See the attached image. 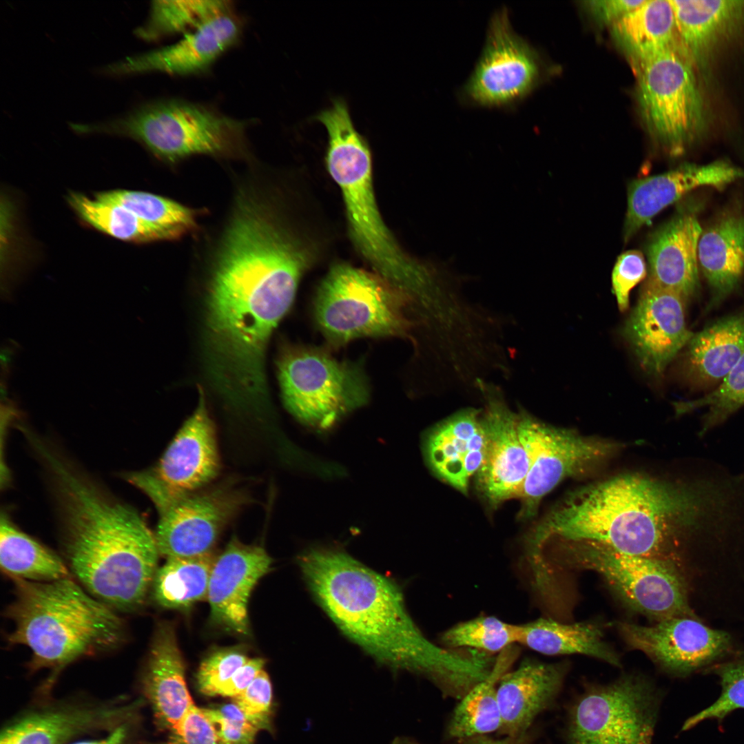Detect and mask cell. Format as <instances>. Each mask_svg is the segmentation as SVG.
Returning a JSON list of instances; mask_svg holds the SVG:
<instances>
[{
    "instance_id": "obj_1",
    "label": "cell",
    "mask_w": 744,
    "mask_h": 744,
    "mask_svg": "<svg viewBox=\"0 0 744 744\" xmlns=\"http://www.w3.org/2000/svg\"><path fill=\"white\" fill-rule=\"evenodd\" d=\"M316 600L336 626L377 661L420 675L461 699L484 678L476 650L437 645L406 610L401 589L335 545H313L298 557Z\"/></svg>"
},
{
    "instance_id": "obj_2",
    "label": "cell",
    "mask_w": 744,
    "mask_h": 744,
    "mask_svg": "<svg viewBox=\"0 0 744 744\" xmlns=\"http://www.w3.org/2000/svg\"><path fill=\"white\" fill-rule=\"evenodd\" d=\"M717 490L626 475L570 496L532 530L527 549L555 541H592L615 550L672 561L675 538L716 513Z\"/></svg>"
},
{
    "instance_id": "obj_3",
    "label": "cell",
    "mask_w": 744,
    "mask_h": 744,
    "mask_svg": "<svg viewBox=\"0 0 744 744\" xmlns=\"http://www.w3.org/2000/svg\"><path fill=\"white\" fill-rule=\"evenodd\" d=\"M46 462L60 509L63 560L71 576L116 612L136 611L157 570L154 533L135 509L106 495L54 455Z\"/></svg>"
},
{
    "instance_id": "obj_4",
    "label": "cell",
    "mask_w": 744,
    "mask_h": 744,
    "mask_svg": "<svg viewBox=\"0 0 744 744\" xmlns=\"http://www.w3.org/2000/svg\"><path fill=\"white\" fill-rule=\"evenodd\" d=\"M12 580L14 598L6 617L13 629L7 641L30 650L32 671L50 670L45 689L68 665L116 650L126 642V626L118 612L72 577L49 582Z\"/></svg>"
},
{
    "instance_id": "obj_5",
    "label": "cell",
    "mask_w": 744,
    "mask_h": 744,
    "mask_svg": "<svg viewBox=\"0 0 744 744\" xmlns=\"http://www.w3.org/2000/svg\"><path fill=\"white\" fill-rule=\"evenodd\" d=\"M314 119L327 133V169L340 187L353 240L375 273L406 293L420 285L424 269L397 246L384 225L375 202L369 144L356 129L342 97L320 111Z\"/></svg>"
},
{
    "instance_id": "obj_6",
    "label": "cell",
    "mask_w": 744,
    "mask_h": 744,
    "mask_svg": "<svg viewBox=\"0 0 744 744\" xmlns=\"http://www.w3.org/2000/svg\"><path fill=\"white\" fill-rule=\"evenodd\" d=\"M70 127L78 134L131 138L169 163L197 155L238 157L247 151L245 122L179 100L149 103L114 119Z\"/></svg>"
},
{
    "instance_id": "obj_7",
    "label": "cell",
    "mask_w": 744,
    "mask_h": 744,
    "mask_svg": "<svg viewBox=\"0 0 744 744\" xmlns=\"http://www.w3.org/2000/svg\"><path fill=\"white\" fill-rule=\"evenodd\" d=\"M414 304L378 274L349 265L331 268L314 302L317 324L334 345L360 338L406 337L414 325Z\"/></svg>"
},
{
    "instance_id": "obj_8",
    "label": "cell",
    "mask_w": 744,
    "mask_h": 744,
    "mask_svg": "<svg viewBox=\"0 0 744 744\" xmlns=\"http://www.w3.org/2000/svg\"><path fill=\"white\" fill-rule=\"evenodd\" d=\"M278 378L285 409L322 438L369 400L361 366L340 361L318 348H287L278 362Z\"/></svg>"
},
{
    "instance_id": "obj_9",
    "label": "cell",
    "mask_w": 744,
    "mask_h": 744,
    "mask_svg": "<svg viewBox=\"0 0 744 744\" xmlns=\"http://www.w3.org/2000/svg\"><path fill=\"white\" fill-rule=\"evenodd\" d=\"M553 542L558 550L554 564L595 572L629 609L656 622L693 617L674 562L626 554L592 541Z\"/></svg>"
},
{
    "instance_id": "obj_10",
    "label": "cell",
    "mask_w": 744,
    "mask_h": 744,
    "mask_svg": "<svg viewBox=\"0 0 744 744\" xmlns=\"http://www.w3.org/2000/svg\"><path fill=\"white\" fill-rule=\"evenodd\" d=\"M643 121L670 154L683 152L699 133L703 108L690 56L683 50L655 55L634 67Z\"/></svg>"
},
{
    "instance_id": "obj_11",
    "label": "cell",
    "mask_w": 744,
    "mask_h": 744,
    "mask_svg": "<svg viewBox=\"0 0 744 744\" xmlns=\"http://www.w3.org/2000/svg\"><path fill=\"white\" fill-rule=\"evenodd\" d=\"M659 696L650 681L624 675L589 688L569 711L570 744H651Z\"/></svg>"
},
{
    "instance_id": "obj_12",
    "label": "cell",
    "mask_w": 744,
    "mask_h": 744,
    "mask_svg": "<svg viewBox=\"0 0 744 744\" xmlns=\"http://www.w3.org/2000/svg\"><path fill=\"white\" fill-rule=\"evenodd\" d=\"M541 75L538 54L515 31L504 6L490 18L482 50L459 99L468 106L513 110L531 94Z\"/></svg>"
},
{
    "instance_id": "obj_13",
    "label": "cell",
    "mask_w": 744,
    "mask_h": 744,
    "mask_svg": "<svg viewBox=\"0 0 744 744\" xmlns=\"http://www.w3.org/2000/svg\"><path fill=\"white\" fill-rule=\"evenodd\" d=\"M220 460L215 426L200 396L158 462L128 474L129 482L142 490L158 511L172 502L203 489L218 475Z\"/></svg>"
},
{
    "instance_id": "obj_14",
    "label": "cell",
    "mask_w": 744,
    "mask_h": 744,
    "mask_svg": "<svg viewBox=\"0 0 744 744\" xmlns=\"http://www.w3.org/2000/svg\"><path fill=\"white\" fill-rule=\"evenodd\" d=\"M518 431L529 459L519 499V517L533 518L542 498L563 479L581 474L610 456L616 444L558 428L527 413L518 415Z\"/></svg>"
},
{
    "instance_id": "obj_15",
    "label": "cell",
    "mask_w": 744,
    "mask_h": 744,
    "mask_svg": "<svg viewBox=\"0 0 744 744\" xmlns=\"http://www.w3.org/2000/svg\"><path fill=\"white\" fill-rule=\"evenodd\" d=\"M143 700H61L23 712L2 729L0 744H69L76 737L132 723Z\"/></svg>"
},
{
    "instance_id": "obj_16",
    "label": "cell",
    "mask_w": 744,
    "mask_h": 744,
    "mask_svg": "<svg viewBox=\"0 0 744 744\" xmlns=\"http://www.w3.org/2000/svg\"><path fill=\"white\" fill-rule=\"evenodd\" d=\"M245 502L240 491L226 486L202 489L172 502L158 511L154 535L159 554L167 559L210 554Z\"/></svg>"
},
{
    "instance_id": "obj_17",
    "label": "cell",
    "mask_w": 744,
    "mask_h": 744,
    "mask_svg": "<svg viewBox=\"0 0 744 744\" xmlns=\"http://www.w3.org/2000/svg\"><path fill=\"white\" fill-rule=\"evenodd\" d=\"M617 630L632 650H639L668 672L685 675L725 654L730 635L693 617H673L650 626L619 622Z\"/></svg>"
},
{
    "instance_id": "obj_18",
    "label": "cell",
    "mask_w": 744,
    "mask_h": 744,
    "mask_svg": "<svg viewBox=\"0 0 744 744\" xmlns=\"http://www.w3.org/2000/svg\"><path fill=\"white\" fill-rule=\"evenodd\" d=\"M685 302L677 293L648 280L643 285L624 334L649 373H661L692 337L685 324Z\"/></svg>"
},
{
    "instance_id": "obj_19",
    "label": "cell",
    "mask_w": 744,
    "mask_h": 744,
    "mask_svg": "<svg viewBox=\"0 0 744 744\" xmlns=\"http://www.w3.org/2000/svg\"><path fill=\"white\" fill-rule=\"evenodd\" d=\"M482 420L486 436L484 462L477 473V486L491 507L519 498L529 468L527 452L518 431V414L502 397L489 391Z\"/></svg>"
},
{
    "instance_id": "obj_20",
    "label": "cell",
    "mask_w": 744,
    "mask_h": 744,
    "mask_svg": "<svg viewBox=\"0 0 744 744\" xmlns=\"http://www.w3.org/2000/svg\"><path fill=\"white\" fill-rule=\"evenodd\" d=\"M241 24L232 10L210 19L170 45L111 63L102 72L111 76L158 72L188 75L208 68L238 39Z\"/></svg>"
},
{
    "instance_id": "obj_21",
    "label": "cell",
    "mask_w": 744,
    "mask_h": 744,
    "mask_svg": "<svg viewBox=\"0 0 744 744\" xmlns=\"http://www.w3.org/2000/svg\"><path fill=\"white\" fill-rule=\"evenodd\" d=\"M271 564L262 546L245 544L235 537L229 541L216 557L209 579L207 599L214 623L238 634L249 633V598Z\"/></svg>"
},
{
    "instance_id": "obj_22",
    "label": "cell",
    "mask_w": 744,
    "mask_h": 744,
    "mask_svg": "<svg viewBox=\"0 0 744 744\" xmlns=\"http://www.w3.org/2000/svg\"><path fill=\"white\" fill-rule=\"evenodd\" d=\"M744 177L726 161L706 165L683 164L666 172L632 181L628 189L623 237L629 240L664 208L701 187L722 188Z\"/></svg>"
},
{
    "instance_id": "obj_23",
    "label": "cell",
    "mask_w": 744,
    "mask_h": 744,
    "mask_svg": "<svg viewBox=\"0 0 744 744\" xmlns=\"http://www.w3.org/2000/svg\"><path fill=\"white\" fill-rule=\"evenodd\" d=\"M423 451L433 473L466 495L470 479L480 469L486 451L480 411L465 409L434 426L425 435Z\"/></svg>"
},
{
    "instance_id": "obj_24",
    "label": "cell",
    "mask_w": 744,
    "mask_h": 744,
    "mask_svg": "<svg viewBox=\"0 0 744 744\" xmlns=\"http://www.w3.org/2000/svg\"><path fill=\"white\" fill-rule=\"evenodd\" d=\"M698 208L685 207L660 227L647 245L648 280L685 301L699 288L698 242L702 228Z\"/></svg>"
},
{
    "instance_id": "obj_25",
    "label": "cell",
    "mask_w": 744,
    "mask_h": 744,
    "mask_svg": "<svg viewBox=\"0 0 744 744\" xmlns=\"http://www.w3.org/2000/svg\"><path fill=\"white\" fill-rule=\"evenodd\" d=\"M566 672L565 663L527 659L513 671L506 672L497 685L502 721L500 731L510 738L521 737L536 717L551 705Z\"/></svg>"
},
{
    "instance_id": "obj_26",
    "label": "cell",
    "mask_w": 744,
    "mask_h": 744,
    "mask_svg": "<svg viewBox=\"0 0 744 744\" xmlns=\"http://www.w3.org/2000/svg\"><path fill=\"white\" fill-rule=\"evenodd\" d=\"M145 696L158 725L175 729L194 703L187 689L185 664L170 623L157 626L142 677Z\"/></svg>"
},
{
    "instance_id": "obj_27",
    "label": "cell",
    "mask_w": 744,
    "mask_h": 744,
    "mask_svg": "<svg viewBox=\"0 0 744 744\" xmlns=\"http://www.w3.org/2000/svg\"><path fill=\"white\" fill-rule=\"evenodd\" d=\"M699 267L711 291L707 309L719 304L738 287L744 274V209L729 207L702 229Z\"/></svg>"
},
{
    "instance_id": "obj_28",
    "label": "cell",
    "mask_w": 744,
    "mask_h": 744,
    "mask_svg": "<svg viewBox=\"0 0 744 744\" xmlns=\"http://www.w3.org/2000/svg\"><path fill=\"white\" fill-rule=\"evenodd\" d=\"M687 346V373L694 382L723 380L744 354V309L694 333Z\"/></svg>"
},
{
    "instance_id": "obj_29",
    "label": "cell",
    "mask_w": 744,
    "mask_h": 744,
    "mask_svg": "<svg viewBox=\"0 0 744 744\" xmlns=\"http://www.w3.org/2000/svg\"><path fill=\"white\" fill-rule=\"evenodd\" d=\"M612 32L632 66L660 53L685 50L670 1H646L612 25Z\"/></svg>"
},
{
    "instance_id": "obj_30",
    "label": "cell",
    "mask_w": 744,
    "mask_h": 744,
    "mask_svg": "<svg viewBox=\"0 0 744 744\" xmlns=\"http://www.w3.org/2000/svg\"><path fill=\"white\" fill-rule=\"evenodd\" d=\"M519 643L546 655L581 654L619 667L616 651L604 640L601 625L594 622L562 623L551 619L519 625Z\"/></svg>"
},
{
    "instance_id": "obj_31",
    "label": "cell",
    "mask_w": 744,
    "mask_h": 744,
    "mask_svg": "<svg viewBox=\"0 0 744 744\" xmlns=\"http://www.w3.org/2000/svg\"><path fill=\"white\" fill-rule=\"evenodd\" d=\"M0 564L10 579L49 582L72 577L63 559L15 526L0 521Z\"/></svg>"
},
{
    "instance_id": "obj_32",
    "label": "cell",
    "mask_w": 744,
    "mask_h": 744,
    "mask_svg": "<svg viewBox=\"0 0 744 744\" xmlns=\"http://www.w3.org/2000/svg\"><path fill=\"white\" fill-rule=\"evenodd\" d=\"M515 657L513 646L500 652L490 676L460 699L448 725L451 737L468 739L500 730L502 721L496 685Z\"/></svg>"
},
{
    "instance_id": "obj_33",
    "label": "cell",
    "mask_w": 744,
    "mask_h": 744,
    "mask_svg": "<svg viewBox=\"0 0 744 744\" xmlns=\"http://www.w3.org/2000/svg\"><path fill=\"white\" fill-rule=\"evenodd\" d=\"M682 45L699 56L738 18L744 2L670 0Z\"/></svg>"
},
{
    "instance_id": "obj_34",
    "label": "cell",
    "mask_w": 744,
    "mask_h": 744,
    "mask_svg": "<svg viewBox=\"0 0 744 744\" xmlns=\"http://www.w3.org/2000/svg\"><path fill=\"white\" fill-rule=\"evenodd\" d=\"M216 557L211 553L190 558H167L157 568L151 586L154 601L169 609H186L207 599Z\"/></svg>"
},
{
    "instance_id": "obj_35",
    "label": "cell",
    "mask_w": 744,
    "mask_h": 744,
    "mask_svg": "<svg viewBox=\"0 0 744 744\" xmlns=\"http://www.w3.org/2000/svg\"><path fill=\"white\" fill-rule=\"evenodd\" d=\"M68 201L85 223L116 239L136 243L172 240L167 233L117 203L76 192L69 194Z\"/></svg>"
},
{
    "instance_id": "obj_36",
    "label": "cell",
    "mask_w": 744,
    "mask_h": 744,
    "mask_svg": "<svg viewBox=\"0 0 744 744\" xmlns=\"http://www.w3.org/2000/svg\"><path fill=\"white\" fill-rule=\"evenodd\" d=\"M95 196L117 203L145 223L167 233L172 240L181 238L198 229L200 211L150 192L114 189Z\"/></svg>"
},
{
    "instance_id": "obj_37",
    "label": "cell",
    "mask_w": 744,
    "mask_h": 744,
    "mask_svg": "<svg viewBox=\"0 0 744 744\" xmlns=\"http://www.w3.org/2000/svg\"><path fill=\"white\" fill-rule=\"evenodd\" d=\"M231 8L229 1H154L147 21L134 32L148 41L185 35Z\"/></svg>"
},
{
    "instance_id": "obj_38",
    "label": "cell",
    "mask_w": 744,
    "mask_h": 744,
    "mask_svg": "<svg viewBox=\"0 0 744 744\" xmlns=\"http://www.w3.org/2000/svg\"><path fill=\"white\" fill-rule=\"evenodd\" d=\"M519 625L508 623L495 617L483 616L447 629L441 637V643L448 648L493 654L519 643Z\"/></svg>"
},
{
    "instance_id": "obj_39",
    "label": "cell",
    "mask_w": 744,
    "mask_h": 744,
    "mask_svg": "<svg viewBox=\"0 0 744 744\" xmlns=\"http://www.w3.org/2000/svg\"><path fill=\"white\" fill-rule=\"evenodd\" d=\"M744 406V354L722 380L720 385L705 395L675 404L676 413L683 414L705 407L702 433L722 422Z\"/></svg>"
},
{
    "instance_id": "obj_40",
    "label": "cell",
    "mask_w": 744,
    "mask_h": 744,
    "mask_svg": "<svg viewBox=\"0 0 744 744\" xmlns=\"http://www.w3.org/2000/svg\"><path fill=\"white\" fill-rule=\"evenodd\" d=\"M716 673L721 685L719 697L712 705L688 718L682 727L683 731L708 719L720 723L731 712L744 709V661L723 664Z\"/></svg>"
},
{
    "instance_id": "obj_41",
    "label": "cell",
    "mask_w": 744,
    "mask_h": 744,
    "mask_svg": "<svg viewBox=\"0 0 744 744\" xmlns=\"http://www.w3.org/2000/svg\"><path fill=\"white\" fill-rule=\"evenodd\" d=\"M249 659L238 647L220 648L209 654L200 664L196 682L199 691L217 696L220 688Z\"/></svg>"
},
{
    "instance_id": "obj_42",
    "label": "cell",
    "mask_w": 744,
    "mask_h": 744,
    "mask_svg": "<svg viewBox=\"0 0 744 744\" xmlns=\"http://www.w3.org/2000/svg\"><path fill=\"white\" fill-rule=\"evenodd\" d=\"M247 719L259 731H271L272 687L262 670L241 694L233 698Z\"/></svg>"
},
{
    "instance_id": "obj_43",
    "label": "cell",
    "mask_w": 744,
    "mask_h": 744,
    "mask_svg": "<svg viewBox=\"0 0 744 744\" xmlns=\"http://www.w3.org/2000/svg\"><path fill=\"white\" fill-rule=\"evenodd\" d=\"M201 710L218 734L230 744H254L259 730L234 703Z\"/></svg>"
},
{
    "instance_id": "obj_44",
    "label": "cell",
    "mask_w": 744,
    "mask_h": 744,
    "mask_svg": "<svg viewBox=\"0 0 744 744\" xmlns=\"http://www.w3.org/2000/svg\"><path fill=\"white\" fill-rule=\"evenodd\" d=\"M646 274L647 266L641 251L629 250L618 257L612 273V285L621 311H625L629 306L630 291Z\"/></svg>"
},
{
    "instance_id": "obj_45",
    "label": "cell",
    "mask_w": 744,
    "mask_h": 744,
    "mask_svg": "<svg viewBox=\"0 0 744 744\" xmlns=\"http://www.w3.org/2000/svg\"><path fill=\"white\" fill-rule=\"evenodd\" d=\"M161 744H230L217 732L201 708L193 706Z\"/></svg>"
},
{
    "instance_id": "obj_46",
    "label": "cell",
    "mask_w": 744,
    "mask_h": 744,
    "mask_svg": "<svg viewBox=\"0 0 744 744\" xmlns=\"http://www.w3.org/2000/svg\"><path fill=\"white\" fill-rule=\"evenodd\" d=\"M265 660L251 658L238 668L232 676L220 688L217 695L234 698L241 694L264 670Z\"/></svg>"
},
{
    "instance_id": "obj_47",
    "label": "cell",
    "mask_w": 744,
    "mask_h": 744,
    "mask_svg": "<svg viewBox=\"0 0 744 744\" xmlns=\"http://www.w3.org/2000/svg\"><path fill=\"white\" fill-rule=\"evenodd\" d=\"M643 2L641 0H595L587 3L590 11L599 21L612 25Z\"/></svg>"
},
{
    "instance_id": "obj_48",
    "label": "cell",
    "mask_w": 744,
    "mask_h": 744,
    "mask_svg": "<svg viewBox=\"0 0 744 744\" xmlns=\"http://www.w3.org/2000/svg\"><path fill=\"white\" fill-rule=\"evenodd\" d=\"M132 723H126L116 727L103 738L81 741L69 744H130V727Z\"/></svg>"
},
{
    "instance_id": "obj_49",
    "label": "cell",
    "mask_w": 744,
    "mask_h": 744,
    "mask_svg": "<svg viewBox=\"0 0 744 744\" xmlns=\"http://www.w3.org/2000/svg\"><path fill=\"white\" fill-rule=\"evenodd\" d=\"M464 744H518V739L507 737L504 739H493L478 736L468 738Z\"/></svg>"
},
{
    "instance_id": "obj_50",
    "label": "cell",
    "mask_w": 744,
    "mask_h": 744,
    "mask_svg": "<svg viewBox=\"0 0 744 744\" xmlns=\"http://www.w3.org/2000/svg\"><path fill=\"white\" fill-rule=\"evenodd\" d=\"M393 744H417L404 739H397Z\"/></svg>"
}]
</instances>
